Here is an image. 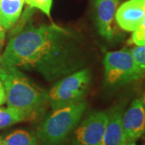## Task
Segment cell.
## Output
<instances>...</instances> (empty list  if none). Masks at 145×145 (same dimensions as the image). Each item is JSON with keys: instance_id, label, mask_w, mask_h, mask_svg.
Listing matches in <instances>:
<instances>
[{"instance_id": "30bf717a", "label": "cell", "mask_w": 145, "mask_h": 145, "mask_svg": "<svg viewBox=\"0 0 145 145\" xmlns=\"http://www.w3.org/2000/svg\"><path fill=\"white\" fill-rule=\"evenodd\" d=\"M123 109L113 108L108 113V123L103 137V145H126L127 140L122 123Z\"/></svg>"}, {"instance_id": "5bb4252c", "label": "cell", "mask_w": 145, "mask_h": 145, "mask_svg": "<svg viewBox=\"0 0 145 145\" xmlns=\"http://www.w3.org/2000/svg\"><path fill=\"white\" fill-rule=\"evenodd\" d=\"M24 3H26L31 8H36L41 10L50 18L52 0H24Z\"/></svg>"}, {"instance_id": "4fadbf2b", "label": "cell", "mask_w": 145, "mask_h": 145, "mask_svg": "<svg viewBox=\"0 0 145 145\" xmlns=\"http://www.w3.org/2000/svg\"><path fill=\"white\" fill-rule=\"evenodd\" d=\"M2 145H38L37 140L30 132L24 130H16L3 140Z\"/></svg>"}, {"instance_id": "9c48e42d", "label": "cell", "mask_w": 145, "mask_h": 145, "mask_svg": "<svg viewBox=\"0 0 145 145\" xmlns=\"http://www.w3.org/2000/svg\"><path fill=\"white\" fill-rule=\"evenodd\" d=\"M144 14V9L140 2L129 0L123 3L116 10L115 20L123 30L134 31L140 25Z\"/></svg>"}, {"instance_id": "9a60e30c", "label": "cell", "mask_w": 145, "mask_h": 145, "mask_svg": "<svg viewBox=\"0 0 145 145\" xmlns=\"http://www.w3.org/2000/svg\"><path fill=\"white\" fill-rule=\"evenodd\" d=\"M135 64L144 75L145 73V45L138 46L131 49Z\"/></svg>"}, {"instance_id": "3957f363", "label": "cell", "mask_w": 145, "mask_h": 145, "mask_svg": "<svg viewBox=\"0 0 145 145\" xmlns=\"http://www.w3.org/2000/svg\"><path fill=\"white\" fill-rule=\"evenodd\" d=\"M86 108L85 102L54 110L40 125L37 136L42 145H60L77 126Z\"/></svg>"}, {"instance_id": "ac0fdd59", "label": "cell", "mask_w": 145, "mask_h": 145, "mask_svg": "<svg viewBox=\"0 0 145 145\" xmlns=\"http://www.w3.org/2000/svg\"><path fill=\"white\" fill-rule=\"evenodd\" d=\"M142 104H143V107H144V110L145 111V94L144 96V99H142Z\"/></svg>"}, {"instance_id": "8fae6325", "label": "cell", "mask_w": 145, "mask_h": 145, "mask_svg": "<svg viewBox=\"0 0 145 145\" xmlns=\"http://www.w3.org/2000/svg\"><path fill=\"white\" fill-rule=\"evenodd\" d=\"M24 0H0V25L10 29L20 17Z\"/></svg>"}, {"instance_id": "7a4b0ae2", "label": "cell", "mask_w": 145, "mask_h": 145, "mask_svg": "<svg viewBox=\"0 0 145 145\" xmlns=\"http://www.w3.org/2000/svg\"><path fill=\"white\" fill-rule=\"evenodd\" d=\"M0 82L8 106L30 114L34 119L45 105L48 96L36 86L17 67L0 66Z\"/></svg>"}, {"instance_id": "d6986e66", "label": "cell", "mask_w": 145, "mask_h": 145, "mask_svg": "<svg viewBox=\"0 0 145 145\" xmlns=\"http://www.w3.org/2000/svg\"><path fill=\"white\" fill-rule=\"evenodd\" d=\"M0 145H2V140L0 139Z\"/></svg>"}, {"instance_id": "e0dca14e", "label": "cell", "mask_w": 145, "mask_h": 145, "mask_svg": "<svg viewBox=\"0 0 145 145\" xmlns=\"http://www.w3.org/2000/svg\"><path fill=\"white\" fill-rule=\"evenodd\" d=\"M4 40H5V38H3L0 36V53L2 52V49H3V45H4Z\"/></svg>"}, {"instance_id": "6da1fadb", "label": "cell", "mask_w": 145, "mask_h": 145, "mask_svg": "<svg viewBox=\"0 0 145 145\" xmlns=\"http://www.w3.org/2000/svg\"><path fill=\"white\" fill-rule=\"evenodd\" d=\"M72 34L56 24L28 26L11 36L0 55V66L35 69L48 80L80 67Z\"/></svg>"}, {"instance_id": "2e32d148", "label": "cell", "mask_w": 145, "mask_h": 145, "mask_svg": "<svg viewBox=\"0 0 145 145\" xmlns=\"http://www.w3.org/2000/svg\"><path fill=\"white\" fill-rule=\"evenodd\" d=\"M6 102V93L4 87L2 82H0V106L3 105Z\"/></svg>"}, {"instance_id": "ba28073f", "label": "cell", "mask_w": 145, "mask_h": 145, "mask_svg": "<svg viewBox=\"0 0 145 145\" xmlns=\"http://www.w3.org/2000/svg\"><path fill=\"white\" fill-rule=\"evenodd\" d=\"M119 0H95L96 23L99 34L109 41L114 36V20Z\"/></svg>"}, {"instance_id": "8992f818", "label": "cell", "mask_w": 145, "mask_h": 145, "mask_svg": "<svg viewBox=\"0 0 145 145\" xmlns=\"http://www.w3.org/2000/svg\"><path fill=\"white\" fill-rule=\"evenodd\" d=\"M108 123V114L96 111L89 115L75 131L80 145H103V137Z\"/></svg>"}, {"instance_id": "ffe728a7", "label": "cell", "mask_w": 145, "mask_h": 145, "mask_svg": "<svg viewBox=\"0 0 145 145\" xmlns=\"http://www.w3.org/2000/svg\"><path fill=\"white\" fill-rule=\"evenodd\" d=\"M130 145H134V144H130Z\"/></svg>"}, {"instance_id": "5b68a950", "label": "cell", "mask_w": 145, "mask_h": 145, "mask_svg": "<svg viewBox=\"0 0 145 145\" xmlns=\"http://www.w3.org/2000/svg\"><path fill=\"white\" fill-rule=\"evenodd\" d=\"M105 80L111 86H119L140 78L143 74L135 64L131 50L123 48L109 52L103 61Z\"/></svg>"}, {"instance_id": "7c38bea8", "label": "cell", "mask_w": 145, "mask_h": 145, "mask_svg": "<svg viewBox=\"0 0 145 145\" xmlns=\"http://www.w3.org/2000/svg\"><path fill=\"white\" fill-rule=\"evenodd\" d=\"M33 118L30 114L12 107H0V129L10 127L12 125L30 120Z\"/></svg>"}, {"instance_id": "52a82bcc", "label": "cell", "mask_w": 145, "mask_h": 145, "mask_svg": "<svg viewBox=\"0 0 145 145\" xmlns=\"http://www.w3.org/2000/svg\"><path fill=\"white\" fill-rule=\"evenodd\" d=\"M122 123L127 142L135 141L144 133L145 111L142 99H135L131 103L123 115Z\"/></svg>"}, {"instance_id": "277c9868", "label": "cell", "mask_w": 145, "mask_h": 145, "mask_svg": "<svg viewBox=\"0 0 145 145\" xmlns=\"http://www.w3.org/2000/svg\"><path fill=\"white\" fill-rule=\"evenodd\" d=\"M90 81V72L84 69L59 81L48 94L53 110L81 102Z\"/></svg>"}]
</instances>
